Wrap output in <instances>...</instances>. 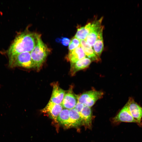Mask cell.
Returning a JSON list of instances; mask_svg holds the SVG:
<instances>
[{"mask_svg": "<svg viewBox=\"0 0 142 142\" xmlns=\"http://www.w3.org/2000/svg\"><path fill=\"white\" fill-rule=\"evenodd\" d=\"M40 37V34L30 32H24L19 34L8 50L9 57L22 52H31Z\"/></svg>", "mask_w": 142, "mask_h": 142, "instance_id": "obj_1", "label": "cell"}, {"mask_svg": "<svg viewBox=\"0 0 142 142\" xmlns=\"http://www.w3.org/2000/svg\"><path fill=\"white\" fill-rule=\"evenodd\" d=\"M70 40L68 38L63 37L61 40L62 44L65 46L68 45L70 42Z\"/></svg>", "mask_w": 142, "mask_h": 142, "instance_id": "obj_21", "label": "cell"}, {"mask_svg": "<svg viewBox=\"0 0 142 142\" xmlns=\"http://www.w3.org/2000/svg\"><path fill=\"white\" fill-rule=\"evenodd\" d=\"M84 105L78 102L74 108L79 113L82 109Z\"/></svg>", "mask_w": 142, "mask_h": 142, "instance_id": "obj_20", "label": "cell"}, {"mask_svg": "<svg viewBox=\"0 0 142 142\" xmlns=\"http://www.w3.org/2000/svg\"><path fill=\"white\" fill-rule=\"evenodd\" d=\"M103 17L91 23L89 33L85 39L88 45L93 47L97 39L99 32L102 27L101 23Z\"/></svg>", "mask_w": 142, "mask_h": 142, "instance_id": "obj_5", "label": "cell"}, {"mask_svg": "<svg viewBox=\"0 0 142 142\" xmlns=\"http://www.w3.org/2000/svg\"><path fill=\"white\" fill-rule=\"evenodd\" d=\"M79 113L82 120L83 125L86 128H90L91 127L92 116L91 108L84 105Z\"/></svg>", "mask_w": 142, "mask_h": 142, "instance_id": "obj_12", "label": "cell"}, {"mask_svg": "<svg viewBox=\"0 0 142 142\" xmlns=\"http://www.w3.org/2000/svg\"><path fill=\"white\" fill-rule=\"evenodd\" d=\"M86 57L80 45L75 49L69 51L67 59L70 63H74Z\"/></svg>", "mask_w": 142, "mask_h": 142, "instance_id": "obj_14", "label": "cell"}, {"mask_svg": "<svg viewBox=\"0 0 142 142\" xmlns=\"http://www.w3.org/2000/svg\"><path fill=\"white\" fill-rule=\"evenodd\" d=\"M49 50L40 37L37 40L34 48L30 52L35 68L38 69L42 65L48 55Z\"/></svg>", "mask_w": 142, "mask_h": 142, "instance_id": "obj_2", "label": "cell"}, {"mask_svg": "<svg viewBox=\"0 0 142 142\" xmlns=\"http://www.w3.org/2000/svg\"><path fill=\"white\" fill-rule=\"evenodd\" d=\"M104 28V26H103L99 32L97 39L93 46L94 50L99 58L104 47L103 35Z\"/></svg>", "mask_w": 142, "mask_h": 142, "instance_id": "obj_16", "label": "cell"}, {"mask_svg": "<svg viewBox=\"0 0 142 142\" xmlns=\"http://www.w3.org/2000/svg\"><path fill=\"white\" fill-rule=\"evenodd\" d=\"M92 62L89 59L85 57L74 63H70V72L71 75L73 76L77 72L88 68Z\"/></svg>", "mask_w": 142, "mask_h": 142, "instance_id": "obj_10", "label": "cell"}, {"mask_svg": "<svg viewBox=\"0 0 142 142\" xmlns=\"http://www.w3.org/2000/svg\"><path fill=\"white\" fill-rule=\"evenodd\" d=\"M91 23L78 28L74 37L79 40H85L89 33Z\"/></svg>", "mask_w": 142, "mask_h": 142, "instance_id": "obj_17", "label": "cell"}, {"mask_svg": "<svg viewBox=\"0 0 142 142\" xmlns=\"http://www.w3.org/2000/svg\"><path fill=\"white\" fill-rule=\"evenodd\" d=\"M69 45V51L72 50L80 45V40L74 37L72 38Z\"/></svg>", "mask_w": 142, "mask_h": 142, "instance_id": "obj_19", "label": "cell"}, {"mask_svg": "<svg viewBox=\"0 0 142 142\" xmlns=\"http://www.w3.org/2000/svg\"><path fill=\"white\" fill-rule=\"evenodd\" d=\"M78 97L74 93L72 87L65 93L61 104L65 109L70 110L74 108L78 102Z\"/></svg>", "mask_w": 142, "mask_h": 142, "instance_id": "obj_8", "label": "cell"}, {"mask_svg": "<svg viewBox=\"0 0 142 142\" xmlns=\"http://www.w3.org/2000/svg\"><path fill=\"white\" fill-rule=\"evenodd\" d=\"M69 110L68 109H63L58 115L57 119L61 124L65 126L69 127Z\"/></svg>", "mask_w": 142, "mask_h": 142, "instance_id": "obj_18", "label": "cell"}, {"mask_svg": "<svg viewBox=\"0 0 142 142\" xmlns=\"http://www.w3.org/2000/svg\"><path fill=\"white\" fill-rule=\"evenodd\" d=\"M104 93L101 91L92 90L84 92L79 96L78 102L91 107L98 99L101 98Z\"/></svg>", "mask_w": 142, "mask_h": 142, "instance_id": "obj_4", "label": "cell"}, {"mask_svg": "<svg viewBox=\"0 0 142 142\" xmlns=\"http://www.w3.org/2000/svg\"><path fill=\"white\" fill-rule=\"evenodd\" d=\"M53 89L50 101L57 104H61L64 98L65 91L61 88L57 83L52 84Z\"/></svg>", "mask_w": 142, "mask_h": 142, "instance_id": "obj_11", "label": "cell"}, {"mask_svg": "<svg viewBox=\"0 0 142 142\" xmlns=\"http://www.w3.org/2000/svg\"><path fill=\"white\" fill-rule=\"evenodd\" d=\"M80 46L85 55L92 61L98 62L100 58L96 54L92 47L89 45L85 40H80Z\"/></svg>", "mask_w": 142, "mask_h": 142, "instance_id": "obj_13", "label": "cell"}, {"mask_svg": "<svg viewBox=\"0 0 142 142\" xmlns=\"http://www.w3.org/2000/svg\"><path fill=\"white\" fill-rule=\"evenodd\" d=\"M130 112L133 118L139 125H141L142 118V107L134 101L131 97L127 102Z\"/></svg>", "mask_w": 142, "mask_h": 142, "instance_id": "obj_7", "label": "cell"}, {"mask_svg": "<svg viewBox=\"0 0 142 142\" xmlns=\"http://www.w3.org/2000/svg\"><path fill=\"white\" fill-rule=\"evenodd\" d=\"M9 58L8 65L10 67H19L26 68H35L30 52H22Z\"/></svg>", "mask_w": 142, "mask_h": 142, "instance_id": "obj_3", "label": "cell"}, {"mask_svg": "<svg viewBox=\"0 0 142 142\" xmlns=\"http://www.w3.org/2000/svg\"><path fill=\"white\" fill-rule=\"evenodd\" d=\"M113 120L115 123L124 122L137 124L130 114L127 103L116 116L113 118Z\"/></svg>", "mask_w": 142, "mask_h": 142, "instance_id": "obj_6", "label": "cell"}, {"mask_svg": "<svg viewBox=\"0 0 142 142\" xmlns=\"http://www.w3.org/2000/svg\"><path fill=\"white\" fill-rule=\"evenodd\" d=\"M63 108L61 104H56L49 100L46 106L42 110V112L47 114L53 119L56 120Z\"/></svg>", "mask_w": 142, "mask_h": 142, "instance_id": "obj_9", "label": "cell"}, {"mask_svg": "<svg viewBox=\"0 0 142 142\" xmlns=\"http://www.w3.org/2000/svg\"><path fill=\"white\" fill-rule=\"evenodd\" d=\"M69 127H78L83 125L79 113L74 108L69 110Z\"/></svg>", "mask_w": 142, "mask_h": 142, "instance_id": "obj_15", "label": "cell"}]
</instances>
